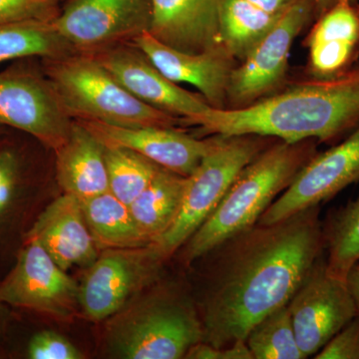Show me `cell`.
<instances>
[{"instance_id":"6da1fadb","label":"cell","mask_w":359,"mask_h":359,"mask_svg":"<svg viewBox=\"0 0 359 359\" xmlns=\"http://www.w3.org/2000/svg\"><path fill=\"white\" fill-rule=\"evenodd\" d=\"M325 255L320 205L233 233L201 257L209 259L195 297L202 341L215 347L245 340L252 327L289 304Z\"/></svg>"},{"instance_id":"7a4b0ae2","label":"cell","mask_w":359,"mask_h":359,"mask_svg":"<svg viewBox=\"0 0 359 359\" xmlns=\"http://www.w3.org/2000/svg\"><path fill=\"white\" fill-rule=\"evenodd\" d=\"M184 124L212 136L259 135L332 142L359 126V62L346 74L316 79L241 108H210Z\"/></svg>"},{"instance_id":"3957f363","label":"cell","mask_w":359,"mask_h":359,"mask_svg":"<svg viewBox=\"0 0 359 359\" xmlns=\"http://www.w3.org/2000/svg\"><path fill=\"white\" fill-rule=\"evenodd\" d=\"M318 141L276 140L242 170L218 207L178 250L190 268L233 233L257 224L262 215L318 154ZM175 255V256H176Z\"/></svg>"},{"instance_id":"277c9868","label":"cell","mask_w":359,"mask_h":359,"mask_svg":"<svg viewBox=\"0 0 359 359\" xmlns=\"http://www.w3.org/2000/svg\"><path fill=\"white\" fill-rule=\"evenodd\" d=\"M107 320L106 346L118 358L181 359L203 340L192 292L164 276Z\"/></svg>"},{"instance_id":"5b68a950","label":"cell","mask_w":359,"mask_h":359,"mask_svg":"<svg viewBox=\"0 0 359 359\" xmlns=\"http://www.w3.org/2000/svg\"><path fill=\"white\" fill-rule=\"evenodd\" d=\"M46 75L73 120L122 127H177L183 119L142 102L92 55L48 59Z\"/></svg>"},{"instance_id":"8992f818","label":"cell","mask_w":359,"mask_h":359,"mask_svg":"<svg viewBox=\"0 0 359 359\" xmlns=\"http://www.w3.org/2000/svg\"><path fill=\"white\" fill-rule=\"evenodd\" d=\"M212 137L211 149L187 177L178 218L155 243L169 261L211 216L242 170L276 140L259 135Z\"/></svg>"},{"instance_id":"52a82bcc","label":"cell","mask_w":359,"mask_h":359,"mask_svg":"<svg viewBox=\"0 0 359 359\" xmlns=\"http://www.w3.org/2000/svg\"><path fill=\"white\" fill-rule=\"evenodd\" d=\"M168 262L155 243L101 250L79 283L80 313L92 323L107 320L160 280Z\"/></svg>"},{"instance_id":"ba28073f","label":"cell","mask_w":359,"mask_h":359,"mask_svg":"<svg viewBox=\"0 0 359 359\" xmlns=\"http://www.w3.org/2000/svg\"><path fill=\"white\" fill-rule=\"evenodd\" d=\"M0 304L69 323L80 313L79 283L39 242L25 240L15 264L0 282Z\"/></svg>"},{"instance_id":"9c48e42d","label":"cell","mask_w":359,"mask_h":359,"mask_svg":"<svg viewBox=\"0 0 359 359\" xmlns=\"http://www.w3.org/2000/svg\"><path fill=\"white\" fill-rule=\"evenodd\" d=\"M316 18L314 0H292L276 25L231 72L228 89L231 107L241 108L266 97L287 75L292 43Z\"/></svg>"},{"instance_id":"30bf717a","label":"cell","mask_w":359,"mask_h":359,"mask_svg":"<svg viewBox=\"0 0 359 359\" xmlns=\"http://www.w3.org/2000/svg\"><path fill=\"white\" fill-rule=\"evenodd\" d=\"M151 0H68L53 20L76 53L94 54L149 32Z\"/></svg>"},{"instance_id":"8fae6325","label":"cell","mask_w":359,"mask_h":359,"mask_svg":"<svg viewBox=\"0 0 359 359\" xmlns=\"http://www.w3.org/2000/svg\"><path fill=\"white\" fill-rule=\"evenodd\" d=\"M299 348L316 355L358 316L346 280L330 275L325 255L287 304Z\"/></svg>"},{"instance_id":"7c38bea8","label":"cell","mask_w":359,"mask_h":359,"mask_svg":"<svg viewBox=\"0 0 359 359\" xmlns=\"http://www.w3.org/2000/svg\"><path fill=\"white\" fill-rule=\"evenodd\" d=\"M73 123L48 78L0 72V125L32 135L55 152L69 138Z\"/></svg>"},{"instance_id":"4fadbf2b","label":"cell","mask_w":359,"mask_h":359,"mask_svg":"<svg viewBox=\"0 0 359 359\" xmlns=\"http://www.w3.org/2000/svg\"><path fill=\"white\" fill-rule=\"evenodd\" d=\"M359 182V126L334 147L318 153L292 184L269 205L257 224L282 221L334 196Z\"/></svg>"},{"instance_id":"5bb4252c","label":"cell","mask_w":359,"mask_h":359,"mask_svg":"<svg viewBox=\"0 0 359 359\" xmlns=\"http://www.w3.org/2000/svg\"><path fill=\"white\" fill-rule=\"evenodd\" d=\"M89 55L142 102L181 118L183 122L211 108L204 97L187 91L165 76L132 42Z\"/></svg>"},{"instance_id":"9a60e30c","label":"cell","mask_w":359,"mask_h":359,"mask_svg":"<svg viewBox=\"0 0 359 359\" xmlns=\"http://www.w3.org/2000/svg\"><path fill=\"white\" fill-rule=\"evenodd\" d=\"M104 146L130 149L163 169L189 177L211 149L214 137L194 138L177 127H122L95 121H81Z\"/></svg>"},{"instance_id":"2e32d148","label":"cell","mask_w":359,"mask_h":359,"mask_svg":"<svg viewBox=\"0 0 359 359\" xmlns=\"http://www.w3.org/2000/svg\"><path fill=\"white\" fill-rule=\"evenodd\" d=\"M132 43L171 81L192 85L212 108H226L231 74L237 65L236 59L223 46L190 53L162 43L149 32Z\"/></svg>"},{"instance_id":"e0dca14e","label":"cell","mask_w":359,"mask_h":359,"mask_svg":"<svg viewBox=\"0 0 359 359\" xmlns=\"http://www.w3.org/2000/svg\"><path fill=\"white\" fill-rule=\"evenodd\" d=\"M226 0H151L149 32L162 43L190 53L222 46L221 18Z\"/></svg>"},{"instance_id":"ac0fdd59","label":"cell","mask_w":359,"mask_h":359,"mask_svg":"<svg viewBox=\"0 0 359 359\" xmlns=\"http://www.w3.org/2000/svg\"><path fill=\"white\" fill-rule=\"evenodd\" d=\"M311 78L346 74L359 62V0H339L316 18L306 39Z\"/></svg>"},{"instance_id":"d6986e66","label":"cell","mask_w":359,"mask_h":359,"mask_svg":"<svg viewBox=\"0 0 359 359\" xmlns=\"http://www.w3.org/2000/svg\"><path fill=\"white\" fill-rule=\"evenodd\" d=\"M25 240H35L60 268L88 266L99 255L85 221L81 202L63 193L50 203L25 233Z\"/></svg>"},{"instance_id":"ffe728a7","label":"cell","mask_w":359,"mask_h":359,"mask_svg":"<svg viewBox=\"0 0 359 359\" xmlns=\"http://www.w3.org/2000/svg\"><path fill=\"white\" fill-rule=\"evenodd\" d=\"M105 146L79 122L55 151L56 176L63 193L83 201L109 191Z\"/></svg>"},{"instance_id":"44dd1931","label":"cell","mask_w":359,"mask_h":359,"mask_svg":"<svg viewBox=\"0 0 359 359\" xmlns=\"http://www.w3.org/2000/svg\"><path fill=\"white\" fill-rule=\"evenodd\" d=\"M187 177L161 168L150 185L129 205L141 233L151 243L172 228L185 193Z\"/></svg>"},{"instance_id":"7402d4cb","label":"cell","mask_w":359,"mask_h":359,"mask_svg":"<svg viewBox=\"0 0 359 359\" xmlns=\"http://www.w3.org/2000/svg\"><path fill=\"white\" fill-rule=\"evenodd\" d=\"M80 202L87 226L99 252L153 244L141 233L129 205L109 191Z\"/></svg>"},{"instance_id":"603a6c76","label":"cell","mask_w":359,"mask_h":359,"mask_svg":"<svg viewBox=\"0 0 359 359\" xmlns=\"http://www.w3.org/2000/svg\"><path fill=\"white\" fill-rule=\"evenodd\" d=\"M76 53L56 32L52 20L0 25V63L39 56L55 59Z\"/></svg>"},{"instance_id":"cb8c5ba5","label":"cell","mask_w":359,"mask_h":359,"mask_svg":"<svg viewBox=\"0 0 359 359\" xmlns=\"http://www.w3.org/2000/svg\"><path fill=\"white\" fill-rule=\"evenodd\" d=\"M282 14L266 13L248 0H226L221 18L222 46L242 61Z\"/></svg>"},{"instance_id":"d4e9b609","label":"cell","mask_w":359,"mask_h":359,"mask_svg":"<svg viewBox=\"0 0 359 359\" xmlns=\"http://www.w3.org/2000/svg\"><path fill=\"white\" fill-rule=\"evenodd\" d=\"M323 229L327 271L346 280L359 262V197L330 212Z\"/></svg>"},{"instance_id":"484cf974","label":"cell","mask_w":359,"mask_h":359,"mask_svg":"<svg viewBox=\"0 0 359 359\" xmlns=\"http://www.w3.org/2000/svg\"><path fill=\"white\" fill-rule=\"evenodd\" d=\"M109 192L126 205H131L145 190L161 167L147 158L122 147L105 146Z\"/></svg>"},{"instance_id":"4316f807","label":"cell","mask_w":359,"mask_h":359,"mask_svg":"<svg viewBox=\"0 0 359 359\" xmlns=\"http://www.w3.org/2000/svg\"><path fill=\"white\" fill-rule=\"evenodd\" d=\"M245 344L254 359H306L297 344L287 304L257 323Z\"/></svg>"},{"instance_id":"83f0119b","label":"cell","mask_w":359,"mask_h":359,"mask_svg":"<svg viewBox=\"0 0 359 359\" xmlns=\"http://www.w3.org/2000/svg\"><path fill=\"white\" fill-rule=\"evenodd\" d=\"M21 162L13 149L0 148V224L13 212L21 188Z\"/></svg>"},{"instance_id":"f1b7e54d","label":"cell","mask_w":359,"mask_h":359,"mask_svg":"<svg viewBox=\"0 0 359 359\" xmlns=\"http://www.w3.org/2000/svg\"><path fill=\"white\" fill-rule=\"evenodd\" d=\"M61 0H0V25L27 20H52Z\"/></svg>"},{"instance_id":"f546056e","label":"cell","mask_w":359,"mask_h":359,"mask_svg":"<svg viewBox=\"0 0 359 359\" xmlns=\"http://www.w3.org/2000/svg\"><path fill=\"white\" fill-rule=\"evenodd\" d=\"M27 355L32 359H82L84 354L63 335L42 330L28 342Z\"/></svg>"},{"instance_id":"4dcf8cb0","label":"cell","mask_w":359,"mask_h":359,"mask_svg":"<svg viewBox=\"0 0 359 359\" xmlns=\"http://www.w3.org/2000/svg\"><path fill=\"white\" fill-rule=\"evenodd\" d=\"M314 359H359V316L328 341Z\"/></svg>"},{"instance_id":"1f68e13d","label":"cell","mask_w":359,"mask_h":359,"mask_svg":"<svg viewBox=\"0 0 359 359\" xmlns=\"http://www.w3.org/2000/svg\"><path fill=\"white\" fill-rule=\"evenodd\" d=\"M184 359H254L245 340H240L230 346L215 347L204 341L198 342L189 349Z\"/></svg>"},{"instance_id":"d6a6232c","label":"cell","mask_w":359,"mask_h":359,"mask_svg":"<svg viewBox=\"0 0 359 359\" xmlns=\"http://www.w3.org/2000/svg\"><path fill=\"white\" fill-rule=\"evenodd\" d=\"M266 13L280 15L289 6L292 0H248Z\"/></svg>"},{"instance_id":"836d02e7","label":"cell","mask_w":359,"mask_h":359,"mask_svg":"<svg viewBox=\"0 0 359 359\" xmlns=\"http://www.w3.org/2000/svg\"><path fill=\"white\" fill-rule=\"evenodd\" d=\"M347 285L353 295L354 302H355L358 316H359V262L349 271L346 278Z\"/></svg>"},{"instance_id":"e575fe53","label":"cell","mask_w":359,"mask_h":359,"mask_svg":"<svg viewBox=\"0 0 359 359\" xmlns=\"http://www.w3.org/2000/svg\"><path fill=\"white\" fill-rule=\"evenodd\" d=\"M9 311L6 306L0 304V341H1L2 337L6 334L7 327V321H8Z\"/></svg>"},{"instance_id":"d590c367","label":"cell","mask_w":359,"mask_h":359,"mask_svg":"<svg viewBox=\"0 0 359 359\" xmlns=\"http://www.w3.org/2000/svg\"><path fill=\"white\" fill-rule=\"evenodd\" d=\"M339 1V0H314L316 9V18L320 15L321 13H325L330 7L334 6V4H337Z\"/></svg>"},{"instance_id":"8d00e7d4","label":"cell","mask_w":359,"mask_h":359,"mask_svg":"<svg viewBox=\"0 0 359 359\" xmlns=\"http://www.w3.org/2000/svg\"><path fill=\"white\" fill-rule=\"evenodd\" d=\"M0 138H1V136H0Z\"/></svg>"}]
</instances>
